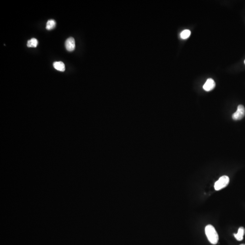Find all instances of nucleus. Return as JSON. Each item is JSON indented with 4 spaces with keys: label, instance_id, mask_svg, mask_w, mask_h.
Returning a JSON list of instances; mask_svg holds the SVG:
<instances>
[{
    "label": "nucleus",
    "instance_id": "obj_1",
    "mask_svg": "<svg viewBox=\"0 0 245 245\" xmlns=\"http://www.w3.org/2000/svg\"><path fill=\"white\" fill-rule=\"evenodd\" d=\"M205 233L206 237L211 244L216 245L219 240V236L215 228L211 225H208L206 227Z\"/></svg>",
    "mask_w": 245,
    "mask_h": 245
},
{
    "label": "nucleus",
    "instance_id": "obj_2",
    "mask_svg": "<svg viewBox=\"0 0 245 245\" xmlns=\"http://www.w3.org/2000/svg\"><path fill=\"white\" fill-rule=\"evenodd\" d=\"M230 179L227 176H223L219 178L215 182L214 188L217 191H219L228 186L229 183Z\"/></svg>",
    "mask_w": 245,
    "mask_h": 245
},
{
    "label": "nucleus",
    "instance_id": "obj_3",
    "mask_svg": "<svg viewBox=\"0 0 245 245\" xmlns=\"http://www.w3.org/2000/svg\"><path fill=\"white\" fill-rule=\"evenodd\" d=\"M245 107L242 105H239L237 107L236 111L232 115V117L234 120H240L245 116Z\"/></svg>",
    "mask_w": 245,
    "mask_h": 245
},
{
    "label": "nucleus",
    "instance_id": "obj_4",
    "mask_svg": "<svg viewBox=\"0 0 245 245\" xmlns=\"http://www.w3.org/2000/svg\"><path fill=\"white\" fill-rule=\"evenodd\" d=\"M65 47L68 52H73L76 47L75 40L73 37H70L66 40Z\"/></svg>",
    "mask_w": 245,
    "mask_h": 245
},
{
    "label": "nucleus",
    "instance_id": "obj_5",
    "mask_svg": "<svg viewBox=\"0 0 245 245\" xmlns=\"http://www.w3.org/2000/svg\"><path fill=\"white\" fill-rule=\"evenodd\" d=\"M216 84L214 80L212 79L209 78L207 79L205 83L203 86V88L206 91H210L212 90L215 88Z\"/></svg>",
    "mask_w": 245,
    "mask_h": 245
},
{
    "label": "nucleus",
    "instance_id": "obj_6",
    "mask_svg": "<svg viewBox=\"0 0 245 245\" xmlns=\"http://www.w3.org/2000/svg\"><path fill=\"white\" fill-rule=\"evenodd\" d=\"M245 233V229L242 228V227H241V228H239L237 233L234 234V236L235 237L237 241H241L243 240V236H244Z\"/></svg>",
    "mask_w": 245,
    "mask_h": 245
},
{
    "label": "nucleus",
    "instance_id": "obj_7",
    "mask_svg": "<svg viewBox=\"0 0 245 245\" xmlns=\"http://www.w3.org/2000/svg\"><path fill=\"white\" fill-rule=\"evenodd\" d=\"M54 67L56 70L60 71L63 72L65 71V64L63 62L61 61H58V62H55L53 63Z\"/></svg>",
    "mask_w": 245,
    "mask_h": 245
},
{
    "label": "nucleus",
    "instance_id": "obj_8",
    "mask_svg": "<svg viewBox=\"0 0 245 245\" xmlns=\"http://www.w3.org/2000/svg\"><path fill=\"white\" fill-rule=\"evenodd\" d=\"M56 26V22L54 20H49L47 21L46 29L47 30H52Z\"/></svg>",
    "mask_w": 245,
    "mask_h": 245
},
{
    "label": "nucleus",
    "instance_id": "obj_9",
    "mask_svg": "<svg viewBox=\"0 0 245 245\" xmlns=\"http://www.w3.org/2000/svg\"><path fill=\"white\" fill-rule=\"evenodd\" d=\"M38 42L36 38H32L27 41V46L28 47H36L38 45Z\"/></svg>",
    "mask_w": 245,
    "mask_h": 245
},
{
    "label": "nucleus",
    "instance_id": "obj_10",
    "mask_svg": "<svg viewBox=\"0 0 245 245\" xmlns=\"http://www.w3.org/2000/svg\"><path fill=\"white\" fill-rule=\"evenodd\" d=\"M191 35V31L189 30H185L180 34V37L182 39H186L188 38Z\"/></svg>",
    "mask_w": 245,
    "mask_h": 245
},
{
    "label": "nucleus",
    "instance_id": "obj_11",
    "mask_svg": "<svg viewBox=\"0 0 245 245\" xmlns=\"http://www.w3.org/2000/svg\"><path fill=\"white\" fill-rule=\"evenodd\" d=\"M241 245H245V244H241Z\"/></svg>",
    "mask_w": 245,
    "mask_h": 245
},
{
    "label": "nucleus",
    "instance_id": "obj_12",
    "mask_svg": "<svg viewBox=\"0 0 245 245\" xmlns=\"http://www.w3.org/2000/svg\"><path fill=\"white\" fill-rule=\"evenodd\" d=\"M244 63H245V61H244Z\"/></svg>",
    "mask_w": 245,
    "mask_h": 245
}]
</instances>
